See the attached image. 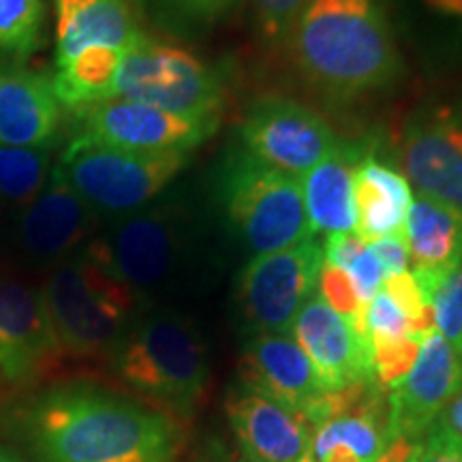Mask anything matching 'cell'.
Returning a JSON list of instances; mask_svg holds the SVG:
<instances>
[{"instance_id": "1", "label": "cell", "mask_w": 462, "mask_h": 462, "mask_svg": "<svg viewBox=\"0 0 462 462\" xmlns=\"http://www.w3.org/2000/svg\"><path fill=\"white\" fill-rule=\"evenodd\" d=\"M22 430L39 462H171L178 443L165 413L88 383L39 394Z\"/></svg>"}, {"instance_id": "2", "label": "cell", "mask_w": 462, "mask_h": 462, "mask_svg": "<svg viewBox=\"0 0 462 462\" xmlns=\"http://www.w3.org/2000/svg\"><path fill=\"white\" fill-rule=\"evenodd\" d=\"M285 43L310 84L343 99L388 88L401 71L379 0H310Z\"/></svg>"}, {"instance_id": "3", "label": "cell", "mask_w": 462, "mask_h": 462, "mask_svg": "<svg viewBox=\"0 0 462 462\" xmlns=\"http://www.w3.org/2000/svg\"><path fill=\"white\" fill-rule=\"evenodd\" d=\"M107 362L126 388L182 413L195 407L210 374L193 321L159 304L140 306Z\"/></svg>"}, {"instance_id": "4", "label": "cell", "mask_w": 462, "mask_h": 462, "mask_svg": "<svg viewBox=\"0 0 462 462\" xmlns=\"http://www.w3.org/2000/svg\"><path fill=\"white\" fill-rule=\"evenodd\" d=\"M45 310L62 356L109 357L140 302L88 248L58 263L42 285Z\"/></svg>"}, {"instance_id": "5", "label": "cell", "mask_w": 462, "mask_h": 462, "mask_svg": "<svg viewBox=\"0 0 462 462\" xmlns=\"http://www.w3.org/2000/svg\"><path fill=\"white\" fill-rule=\"evenodd\" d=\"M161 198L140 212L103 223L86 245L140 306H157L159 296L176 287L189 259V212Z\"/></svg>"}, {"instance_id": "6", "label": "cell", "mask_w": 462, "mask_h": 462, "mask_svg": "<svg viewBox=\"0 0 462 462\" xmlns=\"http://www.w3.org/2000/svg\"><path fill=\"white\" fill-rule=\"evenodd\" d=\"M189 159V152H133L73 135L54 165L103 225L157 201Z\"/></svg>"}, {"instance_id": "7", "label": "cell", "mask_w": 462, "mask_h": 462, "mask_svg": "<svg viewBox=\"0 0 462 462\" xmlns=\"http://www.w3.org/2000/svg\"><path fill=\"white\" fill-rule=\"evenodd\" d=\"M217 199L231 231L253 257L315 236L298 178L262 163L242 148L231 150L221 163Z\"/></svg>"}, {"instance_id": "8", "label": "cell", "mask_w": 462, "mask_h": 462, "mask_svg": "<svg viewBox=\"0 0 462 462\" xmlns=\"http://www.w3.org/2000/svg\"><path fill=\"white\" fill-rule=\"evenodd\" d=\"M126 99L193 120H221L223 79L198 54L143 37L120 58L112 99Z\"/></svg>"}, {"instance_id": "9", "label": "cell", "mask_w": 462, "mask_h": 462, "mask_svg": "<svg viewBox=\"0 0 462 462\" xmlns=\"http://www.w3.org/2000/svg\"><path fill=\"white\" fill-rule=\"evenodd\" d=\"M101 227L95 212L56 170L31 204L0 218V259L24 273H45L88 245Z\"/></svg>"}, {"instance_id": "10", "label": "cell", "mask_w": 462, "mask_h": 462, "mask_svg": "<svg viewBox=\"0 0 462 462\" xmlns=\"http://www.w3.org/2000/svg\"><path fill=\"white\" fill-rule=\"evenodd\" d=\"M323 246L315 236L282 251L248 259L236 281V309L253 334H291L302 306L315 296Z\"/></svg>"}, {"instance_id": "11", "label": "cell", "mask_w": 462, "mask_h": 462, "mask_svg": "<svg viewBox=\"0 0 462 462\" xmlns=\"http://www.w3.org/2000/svg\"><path fill=\"white\" fill-rule=\"evenodd\" d=\"M242 150L262 163L300 178L338 146L330 125L302 103L262 97L238 129Z\"/></svg>"}, {"instance_id": "12", "label": "cell", "mask_w": 462, "mask_h": 462, "mask_svg": "<svg viewBox=\"0 0 462 462\" xmlns=\"http://www.w3.org/2000/svg\"><path fill=\"white\" fill-rule=\"evenodd\" d=\"M86 140L133 152H193L215 135L218 120H193L126 99H107L75 114Z\"/></svg>"}, {"instance_id": "13", "label": "cell", "mask_w": 462, "mask_h": 462, "mask_svg": "<svg viewBox=\"0 0 462 462\" xmlns=\"http://www.w3.org/2000/svg\"><path fill=\"white\" fill-rule=\"evenodd\" d=\"M462 388V354L437 330L421 340L418 360L388 392L392 437L424 439Z\"/></svg>"}, {"instance_id": "14", "label": "cell", "mask_w": 462, "mask_h": 462, "mask_svg": "<svg viewBox=\"0 0 462 462\" xmlns=\"http://www.w3.org/2000/svg\"><path fill=\"white\" fill-rule=\"evenodd\" d=\"M401 163L420 195L462 210V107L415 116L404 129Z\"/></svg>"}, {"instance_id": "15", "label": "cell", "mask_w": 462, "mask_h": 462, "mask_svg": "<svg viewBox=\"0 0 462 462\" xmlns=\"http://www.w3.org/2000/svg\"><path fill=\"white\" fill-rule=\"evenodd\" d=\"M60 356L42 287L0 274V374L11 383H31Z\"/></svg>"}, {"instance_id": "16", "label": "cell", "mask_w": 462, "mask_h": 462, "mask_svg": "<svg viewBox=\"0 0 462 462\" xmlns=\"http://www.w3.org/2000/svg\"><path fill=\"white\" fill-rule=\"evenodd\" d=\"M238 383L274 398L309 424L328 394L315 366L291 334L248 337L240 351Z\"/></svg>"}, {"instance_id": "17", "label": "cell", "mask_w": 462, "mask_h": 462, "mask_svg": "<svg viewBox=\"0 0 462 462\" xmlns=\"http://www.w3.org/2000/svg\"><path fill=\"white\" fill-rule=\"evenodd\" d=\"M296 343L328 392L373 379V345L315 293L291 326Z\"/></svg>"}, {"instance_id": "18", "label": "cell", "mask_w": 462, "mask_h": 462, "mask_svg": "<svg viewBox=\"0 0 462 462\" xmlns=\"http://www.w3.org/2000/svg\"><path fill=\"white\" fill-rule=\"evenodd\" d=\"M225 413L245 462H298L313 446V426L262 392L234 385Z\"/></svg>"}, {"instance_id": "19", "label": "cell", "mask_w": 462, "mask_h": 462, "mask_svg": "<svg viewBox=\"0 0 462 462\" xmlns=\"http://www.w3.org/2000/svg\"><path fill=\"white\" fill-rule=\"evenodd\" d=\"M54 7V69L86 51L125 54L143 37L131 0H51Z\"/></svg>"}, {"instance_id": "20", "label": "cell", "mask_w": 462, "mask_h": 462, "mask_svg": "<svg viewBox=\"0 0 462 462\" xmlns=\"http://www.w3.org/2000/svg\"><path fill=\"white\" fill-rule=\"evenodd\" d=\"M62 112L51 75L28 65L0 67V146H56Z\"/></svg>"}, {"instance_id": "21", "label": "cell", "mask_w": 462, "mask_h": 462, "mask_svg": "<svg viewBox=\"0 0 462 462\" xmlns=\"http://www.w3.org/2000/svg\"><path fill=\"white\" fill-rule=\"evenodd\" d=\"M402 236L411 274L429 300L437 279L462 257V210L418 193L409 206Z\"/></svg>"}, {"instance_id": "22", "label": "cell", "mask_w": 462, "mask_h": 462, "mask_svg": "<svg viewBox=\"0 0 462 462\" xmlns=\"http://www.w3.org/2000/svg\"><path fill=\"white\" fill-rule=\"evenodd\" d=\"M362 152V146L338 142L326 159L298 178L313 234L332 236L356 231L354 173Z\"/></svg>"}, {"instance_id": "23", "label": "cell", "mask_w": 462, "mask_h": 462, "mask_svg": "<svg viewBox=\"0 0 462 462\" xmlns=\"http://www.w3.org/2000/svg\"><path fill=\"white\" fill-rule=\"evenodd\" d=\"M356 193V234L366 242L388 236H401L413 201L411 184L404 173L374 157L362 152L354 173Z\"/></svg>"}, {"instance_id": "24", "label": "cell", "mask_w": 462, "mask_h": 462, "mask_svg": "<svg viewBox=\"0 0 462 462\" xmlns=\"http://www.w3.org/2000/svg\"><path fill=\"white\" fill-rule=\"evenodd\" d=\"M56 146H0V208L17 210L37 198L54 170Z\"/></svg>"}, {"instance_id": "25", "label": "cell", "mask_w": 462, "mask_h": 462, "mask_svg": "<svg viewBox=\"0 0 462 462\" xmlns=\"http://www.w3.org/2000/svg\"><path fill=\"white\" fill-rule=\"evenodd\" d=\"M48 28L45 0H0V67L28 65Z\"/></svg>"}, {"instance_id": "26", "label": "cell", "mask_w": 462, "mask_h": 462, "mask_svg": "<svg viewBox=\"0 0 462 462\" xmlns=\"http://www.w3.org/2000/svg\"><path fill=\"white\" fill-rule=\"evenodd\" d=\"M435 330L462 354V257L429 291Z\"/></svg>"}, {"instance_id": "27", "label": "cell", "mask_w": 462, "mask_h": 462, "mask_svg": "<svg viewBox=\"0 0 462 462\" xmlns=\"http://www.w3.org/2000/svg\"><path fill=\"white\" fill-rule=\"evenodd\" d=\"M421 340L424 338L407 334L401 338L373 343V379L381 390L390 392L407 377L418 360Z\"/></svg>"}, {"instance_id": "28", "label": "cell", "mask_w": 462, "mask_h": 462, "mask_svg": "<svg viewBox=\"0 0 462 462\" xmlns=\"http://www.w3.org/2000/svg\"><path fill=\"white\" fill-rule=\"evenodd\" d=\"M317 289H319V298L323 302L330 306L332 310H337L343 319L349 321L351 328L360 337L368 338L366 330H364V302L357 296L354 282H351L349 274L343 268L323 259Z\"/></svg>"}, {"instance_id": "29", "label": "cell", "mask_w": 462, "mask_h": 462, "mask_svg": "<svg viewBox=\"0 0 462 462\" xmlns=\"http://www.w3.org/2000/svg\"><path fill=\"white\" fill-rule=\"evenodd\" d=\"M364 330H366L371 345L377 340H392L411 334L407 315L392 300L388 293L381 289L371 302L364 306Z\"/></svg>"}, {"instance_id": "30", "label": "cell", "mask_w": 462, "mask_h": 462, "mask_svg": "<svg viewBox=\"0 0 462 462\" xmlns=\"http://www.w3.org/2000/svg\"><path fill=\"white\" fill-rule=\"evenodd\" d=\"M310 0H253V17L265 42H287L289 31L296 24Z\"/></svg>"}, {"instance_id": "31", "label": "cell", "mask_w": 462, "mask_h": 462, "mask_svg": "<svg viewBox=\"0 0 462 462\" xmlns=\"http://www.w3.org/2000/svg\"><path fill=\"white\" fill-rule=\"evenodd\" d=\"M161 17L180 24H210L234 11L242 0H148Z\"/></svg>"}, {"instance_id": "32", "label": "cell", "mask_w": 462, "mask_h": 462, "mask_svg": "<svg viewBox=\"0 0 462 462\" xmlns=\"http://www.w3.org/2000/svg\"><path fill=\"white\" fill-rule=\"evenodd\" d=\"M346 274H349L351 282H354L357 296L366 306L371 300L377 296L381 291V287H383V281H385V273L383 268H381V263L377 262V257L373 255L371 248L368 245L362 248L360 253L354 257V262L346 265L345 270Z\"/></svg>"}, {"instance_id": "33", "label": "cell", "mask_w": 462, "mask_h": 462, "mask_svg": "<svg viewBox=\"0 0 462 462\" xmlns=\"http://www.w3.org/2000/svg\"><path fill=\"white\" fill-rule=\"evenodd\" d=\"M368 248L377 262L383 268L385 276L401 274L409 270V251L407 242H404V236H388V238H381L374 242H368Z\"/></svg>"}, {"instance_id": "34", "label": "cell", "mask_w": 462, "mask_h": 462, "mask_svg": "<svg viewBox=\"0 0 462 462\" xmlns=\"http://www.w3.org/2000/svg\"><path fill=\"white\" fill-rule=\"evenodd\" d=\"M420 462H462V441L432 429L421 441Z\"/></svg>"}, {"instance_id": "35", "label": "cell", "mask_w": 462, "mask_h": 462, "mask_svg": "<svg viewBox=\"0 0 462 462\" xmlns=\"http://www.w3.org/2000/svg\"><path fill=\"white\" fill-rule=\"evenodd\" d=\"M364 246H366V242L356 231H349V234H332L328 236L326 245H323V259L346 270V265L354 262V257Z\"/></svg>"}, {"instance_id": "36", "label": "cell", "mask_w": 462, "mask_h": 462, "mask_svg": "<svg viewBox=\"0 0 462 462\" xmlns=\"http://www.w3.org/2000/svg\"><path fill=\"white\" fill-rule=\"evenodd\" d=\"M421 441L424 439L394 437L374 462H420Z\"/></svg>"}, {"instance_id": "37", "label": "cell", "mask_w": 462, "mask_h": 462, "mask_svg": "<svg viewBox=\"0 0 462 462\" xmlns=\"http://www.w3.org/2000/svg\"><path fill=\"white\" fill-rule=\"evenodd\" d=\"M432 429L439 432H446V435L462 441V388L458 394L452 398V402L443 409V413L439 415V420L435 421Z\"/></svg>"}, {"instance_id": "38", "label": "cell", "mask_w": 462, "mask_h": 462, "mask_svg": "<svg viewBox=\"0 0 462 462\" xmlns=\"http://www.w3.org/2000/svg\"><path fill=\"white\" fill-rule=\"evenodd\" d=\"M310 456H313V462H362L349 448L343 446V443L313 448L310 449Z\"/></svg>"}, {"instance_id": "39", "label": "cell", "mask_w": 462, "mask_h": 462, "mask_svg": "<svg viewBox=\"0 0 462 462\" xmlns=\"http://www.w3.org/2000/svg\"><path fill=\"white\" fill-rule=\"evenodd\" d=\"M424 5L432 14L456 20L462 24V0H424Z\"/></svg>"}, {"instance_id": "40", "label": "cell", "mask_w": 462, "mask_h": 462, "mask_svg": "<svg viewBox=\"0 0 462 462\" xmlns=\"http://www.w3.org/2000/svg\"><path fill=\"white\" fill-rule=\"evenodd\" d=\"M0 462H22L15 454H11L7 448L0 446Z\"/></svg>"}, {"instance_id": "41", "label": "cell", "mask_w": 462, "mask_h": 462, "mask_svg": "<svg viewBox=\"0 0 462 462\" xmlns=\"http://www.w3.org/2000/svg\"><path fill=\"white\" fill-rule=\"evenodd\" d=\"M298 462H313V456H310V452H309L306 456H302V458H300Z\"/></svg>"}, {"instance_id": "42", "label": "cell", "mask_w": 462, "mask_h": 462, "mask_svg": "<svg viewBox=\"0 0 462 462\" xmlns=\"http://www.w3.org/2000/svg\"><path fill=\"white\" fill-rule=\"evenodd\" d=\"M242 462H245V460H242Z\"/></svg>"}]
</instances>
